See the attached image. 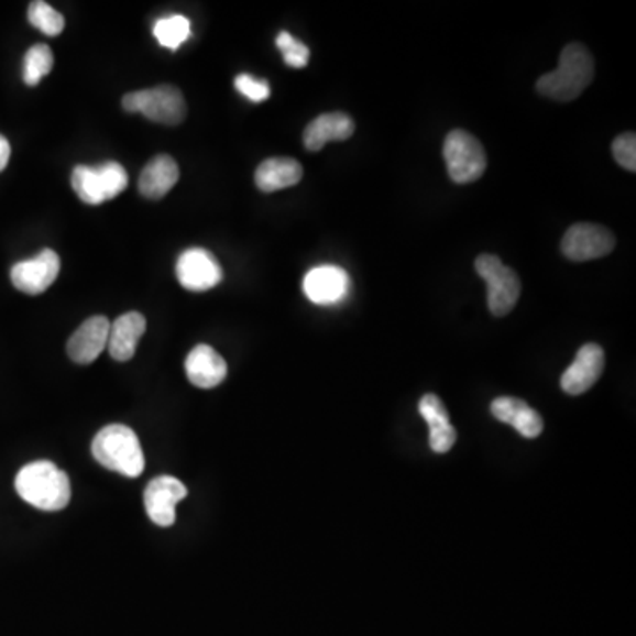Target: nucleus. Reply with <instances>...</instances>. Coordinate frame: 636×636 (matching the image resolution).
<instances>
[{"label":"nucleus","mask_w":636,"mask_h":636,"mask_svg":"<svg viewBox=\"0 0 636 636\" xmlns=\"http://www.w3.org/2000/svg\"><path fill=\"white\" fill-rule=\"evenodd\" d=\"M23 501L43 512H61L72 498V483L55 463L40 460L23 467L14 480Z\"/></svg>","instance_id":"f257e3e1"},{"label":"nucleus","mask_w":636,"mask_h":636,"mask_svg":"<svg viewBox=\"0 0 636 636\" xmlns=\"http://www.w3.org/2000/svg\"><path fill=\"white\" fill-rule=\"evenodd\" d=\"M594 78V58L580 43H571L562 50L559 68L542 75L538 80V92L545 98L568 103L579 98L591 86Z\"/></svg>","instance_id":"f03ea898"},{"label":"nucleus","mask_w":636,"mask_h":636,"mask_svg":"<svg viewBox=\"0 0 636 636\" xmlns=\"http://www.w3.org/2000/svg\"><path fill=\"white\" fill-rule=\"evenodd\" d=\"M92 457L108 471L139 478L145 469L144 451L135 431L124 425L105 426L92 440Z\"/></svg>","instance_id":"7ed1b4c3"},{"label":"nucleus","mask_w":636,"mask_h":636,"mask_svg":"<svg viewBox=\"0 0 636 636\" xmlns=\"http://www.w3.org/2000/svg\"><path fill=\"white\" fill-rule=\"evenodd\" d=\"M122 108L125 112L144 113L149 121L166 125L180 124L188 113L183 92L174 86L128 92L122 98Z\"/></svg>","instance_id":"20e7f679"},{"label":"nucleus","mask_w":636,"mask_h":636,"mask_svg":"<svg viewBox=\"0 0 636 636\" xmlns=\"http://www.w3.org/2000/svg\"><path fill=\"white\" fill-rule=\"evenodd\" d=\"M443 160L449 177L457 184H469L483 177L486 154L480 140L463 130H454L443 142Z\"/></svg>","instance_id":"39448f33"},{"label":"nucleus","mask_w":636,"mask_h":636,"mask_svg":"<svg viewBox=\"0 0 636 636\" xmlns=\"http://www.w3.org/2000/svg\"><path fill=\"white\" fill-rule=\"evenodd\" d=\"M475 271L489 285L490 311L495 317L509 314L520 299L522 283L518 274L495 255L478 256Z\"/></svg>","instance_id":"423d86ee"},{"label":"nucleus","mask_w":636,"mask_h":636,"mask_svg":"<svg viewBox=\"0 0 636 636\" xmlns=\"http://www.w3.org/2000/svg\"><path fill=\"white\" fill-rule=\"evenodd\" d=\"M560 248L569 261H594L614 251L615 235L601 224L577 223L568 229Z\"/></svg>","instance_id":"0eeeda50"},{"label":"nucleus","mask_w":636,"mask_h":636,"mask_svg":"<svg viewBox=\"0 0 636 636\" xmlns=\"http://www.w3.org/2000/svg\"><path fill=\"white\" fill-rule=\"evenodd\" d=\"M175 273L180 285L191 292L211 290L223 279L221 265L215 255L204 248H189L184 251L175 265Z\"/></svg>","instance_id":"6e6552de"},{"label":"nucleus","mask_w":636,"mask_h":636,"mask_svg":"<svg viewBox=\"0 0 636 636\" xmlns=\"http://www.w3.org/2000/svg\"><path fill=\"white\" fill-rule=\"evenodd\" d=\"M61 273V259L54 250H43L31 261L19 262L11 270L14 287L29 296H37L52 287Z\"/></svg>","instance_id":"1a4fd4ad"},{"label":"nucleus","mask_w":636,"mask_h":636,"mask_svg":"<svg viewBox=\"0 0 636 636\" xmlns=\"http://www.w3.org/2000/svg\"><path fill=\"white\" fill-rule=\"evenodd\" d=\"M188 495L183 481L174 475H160L147 484L144 492L145 512L160 527L175 524V507Z\"/></svg>","instance_id":"9d476101"},{"label":"nucleus","mask_w":636,"mask_h":636,"mask_svg":"<svg viewBox=\"0 0 636 636\" xmlns=\"http://www.w3.org/2000/svg\"><path fill=\"white\" fill-rule=\"evenodd\" d=\"M603 370H605V352L596 343H588L579 350L573 363L569 364L560 379V386L568 395H583L596 384Z\"/></svg>","instance_id":"9b49d317"},{"label":"nucleus","mask_w":636,"mask_h":636,"mask_svg":"<svg viewBox=\"0 0 636 636\" xmlns=\"http://www.w3.org/2000/svg\"><path fill=\"white\" fill-rule=\"evenodd\" d=\"M350 279L338 265H320L309 271L303 290L311 303L320 306L337 305L349 294Z\"/></svg>","instance_id":"f8f14e48"},{"label":"nucleus","mask_w":636,"mask_h":636,"mask_svg":"<svg viewBox=\"0 0 636 636\" xmlns=\"http://www.w3.org/2000/svg\"><path fill=\"white\" fill-rule=\"evenodd\" d=\"M110 320L103 315L87 318L68 341V354L78 364L95 363L108 347Z\"/></svg>","instance_id":"ddd939ff"},{"label":"nucleus","mask_w":636,"mask_h":636,"mask_svg":"<svg viewBox=\"0 0 636 636\" xmlns=\"http://www.w3.org/2000/svg\"><path fill=\"white\" fill-rule=\"evenodd\" d=\"M184 368L189 382L200 390L220 386L229 373L224 359L209 346L195 347L186 358Z\"/></svg>","instance_id":"4468645a"},{"label":"nucleus","mask_w":636,"mask_h":636,"mask_svg":"<svg viewBox=\"0 0 636 636\" xmlns=\"http://www.w3.org/2000/svg\"><path fill=\"white\" fill-rule=\"evenodd\" d=\"M147 322L145 317L139 311L121 315V317L110 322V335H108V352L119 363L130 361L136 352L140 338L144 337Z\"/></svg>","instance_id":"2eb2a0df"},{"label":"nucleus","mask_w":636,"mask_h":636,"mask_svg":"<svg viewBox=\"0 0 636 636\" xmlns=\"http://www.w3.org/2000/svg\"><path fill=\"white\" fill-rule=\"evenodd\" d=\"M355 124L352 117L343 112L322 113L306 125L303 142L311 153L322 151L328 142H341L354 135Z\"/></svg>","instance_id":"dca6fc26"},{"label":"nucleus","mask_w":636,"mask_h":636,"mask_svg":"<svg viewBox=\"0 0 636 636\" xmlns=\"http://www.w3.org/2000/svg\"><path fill=\"white\" fill-rule=\"evenodd\" d=\"M492 414L497 421L512 425L525 439H536L542 431V419L524 399L502 396L493 399Z\"/></svg>","instance_id":"f3484780"},{"label":"nucleus","mask_w":636,"mask_h":636,"mask_svg":"<svg viewBox=\"0 0 636 636\" xmlns=\"http://www.w3.org/2000/svg\"><path fill=\"white\" fill-rule=\"evenodd\" d=\"M419 413L430 426V448L434 453L443 454L451 451L457 442V430L449 423L446 405L437 395H425L419 402Z\"/></svg>","instance_id":"a211bd4d"},{"label":"nucleus","mask_w":636,"mask_h":636,"mask_svg":"<svg viewBox=\"0 0 636 636\" xmlns=\"http://www.w3.org/2000/svg\"><path fill=\"white\" fill-rule=\"evenodd\" d=\"M177 180H179V166L174 157L160 154L153 157L140 174V194L149 200H160L174 188Z\"/></svg>","instance_id":"6ab92c4d"},{"label":"nucleus","mask_w":636,"mask_h":636,"mask_svg":"<svg viewBox=\"0 0 636 636\" xmlns=\"http://www.w3.org/2000/svg\"><path fill=\"white\" fill-rule=\"evenodd\" d=\"M303 179V166L292 157H271L259 165L255 172L256 188L264 194L296 186Z\"/></svg>","instance_id":"aec40b11"},{"label":"nucleus","mask_w":636,"mask_h":636,"mask_svg":"<svg viewBox=\"0 0 636 636\" xmlns=\"http://www.w3.org/2000/svg\"><path fill=\"white\" fill-rule=\"evenodd\" d=\"M73 189L81 202L89 206H101L107 202L103 179L99 174L98 166L78 165L72 175Z\"/></svg>","instance_id":"412c9836"},{"label":"nucleus","mask_w":636,"mask_h":636,"mask_svg":"<svg viewBox=\"0 0 636 636\" xmlns=\"http://www.w3.org/2000/svg\"><path fill=\"white\" fill-rule=\"evenodd\" d=\"M54 69V54L46 45H34L23 58V81L34 87Z\"/></svg>","instance_id":"4be33fe9"},{"label":"nucleus","mask_w":636,"mask_h":636,"mask_svg":"<svg viewBox=\"0 0 636 636\" xmlns=\"http://www.w3.org/2000/svg\"><path fill=\"white\" fill-rule=\"evenodd\" d=\"M189 34H191L189 20L184 19L180 14H172L166 19L157 20L156 25H154V36H156L157 43L165 48H179L184 41H188Z\"/></svg>","instance_id":"5701e85b"},{"label":"nucleus","mask_w":636,"mask_h":636,"mask_svg":"<svg viewBox=\"0 0 636 636\" xmlns=\"http://www.w3.org/2000/svg\"><path fill=\"white\" fill-rule=\"evenodd\" d=\"M29 22L50 37L58 36L66 25L63 14L43 0H36L29 6Z\"/></svg>","instance_id":"b1692460"},{"label":"nucleus","mask_w":636,"mask_h":636,"mask_svg":"<svg viewBox=\"0 0 636 636\" xmlns=\"http://www.w3.org/2000/svg\"><path fill=\"white\" fill-rule=\"evenodd\" d=\"M276 46L282 52L287 66H290V68H306V64L309 61V50L305 43H300L288 32H279L278 37H276Z\"/></svg>","instance_id":"393cba45"},{"label":"nucleus","mask_w":636,"mask_h":636,"mask_svg":"<svg viewBox=\"0 0 636 636\" xmlns=\"http://www.w3.org/2000/svg\"><path fill=\"white\" fill-rule=\"evenodd\" d=\"M101 179H103L105 191L108 200L119 197L128 186V172L121 163L108 162L98 166Z\"/></svg>","instance_id":"a878e982"},{"label":"nucleus","mask_w":636,"mask_h":636,"mask_svg":"<svg viewBox=\"0 0 636 636\" xmlns=\"http://www.w3.org/2000/svg\"><path fill=\"white\" fill-rule=\"evenodd\" d=\"M612 154L615 162L626 168V171H636V136L635 133H624L617 136L612 144Z\"/></svg>","instance_id":"bb28decb"},{"label":"nucleus","mask_w":636,"mask_h":636,"mask_svg":"<svg viewBox=\"0 0 636 636\" xmlns=\"http://www.w3.org/2000/svg\"><path fill=\"white\" fill-rule=\"evenodd\" d=\"M235 89L253 103H262L271 96L270 84L261 80V78L251 77V75H239L235 78Z\"/></svg>","instance_id":"cd10ccee"},{"label":"nucleus","mask_w":636,"mask_h":636,"mask_svg":"<svg viewBox=\"0 0 636 636\" xmlns=\"http://www.w3.org/2000/svg\"><path fill=\"white\" fill-rule=\"evenodd\" d=\"M11 145L6 136L0 135V172L4 171L10 163Z\"/></svg>","instance_id":"c85d7f7f"}]
</instances>
